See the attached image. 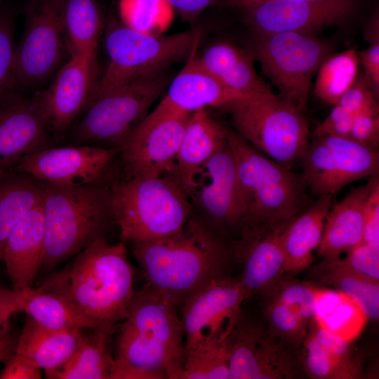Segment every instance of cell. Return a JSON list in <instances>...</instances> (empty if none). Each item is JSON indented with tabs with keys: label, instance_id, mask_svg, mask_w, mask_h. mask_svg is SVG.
Wrapping results in <instances>:
<instances>
[{
	"label": "cell",
	"instance_id": "33",
	"mask_svg": "<svg viewBox=\"0 0 379 379\" xmlns=\"http://www.w3.org/2000/svg\"><path fill=\"white\" fill-rule=\"evenodd\" d=\"M63 18L71 55L86 59L98 69V46L103 19L96 0H65Z\"/></svg>",
	"mask_w": 379,
	"mask_h": 379
},
{
	"label": "cell",
	"instance_id": "27",
	"mask_svg": "<svg viewBox=\"0 0 379 379\" xmlns=\"http://www.w3.org/2000/svg\"><path fill=\"white\" fill-rule=\"evenodd\" d=\"M202 66L222 86L241 98L261 92L269 86L256 72L249 51L227 41H218L199 53Z\"/></svg>",
	"mask_w": 379,
	"mask_h": 379
},
{
	"label": "cell",
	"instance_id": "34",
	"mask_svg": "<svg viewBox=\"0 0 379 379\" xmlns=\"http://www.w3.org/2000/svg\"><path fill=\"white\" fill-rule=\"evenodd\" d=\"M111 333L93 329L83 333L80 343L72 356L60 366L46 371L48 378L109 379L114 358L109 348Z\"/></svg>",
	"mask_w": 379,
	"mask_h": 379
},
{
	"label": "cell",
	"instance_id": "20",
	"mask_svg": "<svg viewBox=\"0 0 379 379\" xmlns=\"http://www.w3.org/2000/svg\"><path fill=\"white\" fill-rule=\"evenodd\" d=\"M51 147L49 131L34 98H25L15 90L0 96V173Z\"/></svg>",
	"mask_w": 379,
	"mask_h": 379
},
{
	"label": "cell",
	"instance_id": "47",
	"mask_svg": "<svg viewBox=\"0 0 379 379\" xmlns=\"http://www.w3.org/2000/svg\"><path fill=\"white\" fill-rule=\"evenodd\" d=\"M41 368L27 357L15 353L6 361L1 379H39Z\"/></svg>",
	"mask_w": 379,
	"mask_h": 379
},
{
	"label": "cell",
	"instance_id": "30",
	"mask_svg": "<svg viewBox=\"0 0 379 379\" xmlns=\"http://www.w3.org/2000/svg\"><path fill=\"white\" fill-rule=\"evenodd\" d=\"M46 182L9 170L0 173V260L6 241L22 218L44 197Z\"/></svg>",
	"mask_w": 379,
	"mask_h": 379
},
{
	"label": "cell",
	"instance_id": "42",
	"mask_svg": "<svg viewBox=\"0 0 379 379\" xmlns=\"http://www.w3.org/2000/svg\"><path fill=\"white\" fill-rule=\"evenodd\" d=\"M335 105L352 116L364 112L379 113L378 100L371 92L361 72H358L352 86Z\"/></svg>",
	"mask_w": 379,
	"mask_h": 379
},
{
	"label": "cell",
	"instance_id": "53",
	"mask_svg": "<svg viewBox=\"0 0 379 379\" xmlns=\"http://www.w3.org/2000/svg\"><path fill=\"white\" fill-rule=\"evenodd\" d=\"M5 0H0V4L3 1H4Z\"/></svg>",
	"mask_w": 379,
	"mask_h": 379
},
{
	"label": "cell",
	"instance_id": "44",
	"mask_svg": "<svg viewBox=\"0 0 379 379\" xmlns=\"http://www.w3.org/2000/svg\"><path fill=\"white\" fill-rule=\"evenodd\" d=\"M349 138L361 145L378 149V114L364 112L357 115Z\"/></svg>",
	"mask_w": 379,
	"mask_h": 379
},
{
	"label": "cell",
	"instance_id": "21",
	"mask_svg": "<svg viewBox=\"0 0 379 379\" xmlns=\"http://www.w3.org/2000/svg\"><path fill=\"white\" fill-rule=\"evenodd\" d=\"M347 341L311 326L298 353L302 369L313 379H357L362 376L364 359Z\"/></svg>",
	"mask_w": 379,
	"mask_h": 379
},
{
	"label": "cell",
	"instance_id": "16",
	"mask_svg": "<svg viewBox=\"0 0 379 379\" xmlns=\"http://www.w3.org/2000/svg\"><path fill=\"white\" fill-rule=\"evenodd\" d=\"M227 341L229 379H290L300 370L298 354L258 323L241 317Z\"/></svg>",
	"mask_w": 379,
	"mask_h": 379
},
{
	"label": "cell",
	"instance_id": "15",
	"mask_svg": "<svg viewBox=\"0 0 379 379\" xmlns=\"http://www.w3.org/2000/svg\"><path fill=\"white\" fill-rule=\"evenodd\" d=\"M356 0H266L241 10L253 33L293 32L315 36L347 20Z\"/></svg>",
	"mask_w": 379,
	"mask_h": 379
},
{
	"label": "cell",
	"instance_id": "41",
	"mask_svg": "<svg viewBox=\"0 0 379 379\" xmlns=\"http://www.w3.org/2000/svg\"><path fill=\"white\" fill-rule=\"evenodd\" d=\"M314 287L310 282L284 280L272 296L289 306L306 321L314 322Z\"/></svg>",
	"mask_w": 379,
	"mask_h": 379
},
{
	"label": "cell",
	"instance_id": "14",
	"mask_svg": "<svg viewBox=\"0 0 379 379\" xmlns=\"http://www.w3.org/2000/svg\"><path fill=\"white\" fill-rule=\"evenodd\" d=\"M246 300L239 280L223 276L190 296L179 307L185 354L197 346L227 340Z\"/></svg>",
	"mask_w": 379,
	"mask_h": 379
},
{
	"label": "cell",
	"instance_id": "50",
	"mask_svg": "<svg viewBox=\"0 0 379 379\" xmlns=\"http://www.w3.org/2000/svg\"><path fill=\"white\" fill-rule=\"evenodd\" d=\"M17 340L8 333L0 335V362L8 360L15 352Z\"/></svg>",
	"mask_w": 379,
	"mask_h": 379
},
{
	"label": "cell",
	"instance_id": "29",
	"mask_svg": "<svg viewBox=\"0 0 379 379\" xmlns=\"http://www.w3.org/2000/svg\"><path fill=\"white\" fill-rule=\"evenodd\" d=\"M83 330L48 328L27 316L17 340L15 353L31 359L45 372L53 370L66 362L74 352Z\"/></svg>",
	"mask_w": 379,
	"mask_h": 379
},
{
	"label": "cell",
	"instance_id": "26",
	"mask_svg": "<svg viewBox=\"0 0 379 379\" xmlns=\"http://www.w3.org/2000/svg\"><path fill=\"white\" fill-rule=\"evenodd\" d=\"M227 131L206 109L190 114L173 171L187 194L199 168L227 142Z\"/></svg>",
	"mask_w": 379,
	"mask_h": 379
},
{
	"label": "cell",
	"instance_id": "23",
	"mask_svg": "<svg viewBox=\"0 0 379 379\" xmlns=\"http://www.w3.org/2000/svg\"><path fill=\"white\" fill-rule=\"evenodd\" d=\"M44 249V221L42 201L16 224L4 244V262L13 289L32 288L41 269Z\"/></svg>",
	"mask_w": 379,
	"mask_h": 379
},
{
	"label": "cell",
	"instance_id": "45",
	"mask_svg": "<svg viewBox=\"0 0 379 379\" xmlns=\"http://www.w3.org/2000/svg\"><path fill=\"white\" fill-rule=\"evenodd\" d=\"M361 242L379 244V184L373 189L364 206Z\"/></svg>",
	"mask_w": 379,
	"mask_h": 379
},
{
	"label": "cell",
	"instance_id": "35",
	"mask_svg": "<svg viewBox=\"0 0 379 379\" xmlns=\"http://www.w3.org/2000/svg\"><path fill=\"white\" fill-rule=\"evenodd\" d=\"M23 311L40 325L55 330L99 329L98 324L77 311L62 298L33 288Z\"/></svg>",
	"mask_w": 379,
	"mask_h": 379
},
{
	"label": "cell",
	"instance_id": "28",
	"mask_svg": "<svg viewBox=\"0 0 379 379\" xmlns=\"http://www.w3.org/2000/svg\"><path fill=\"white\" fill-rule=\"evenodd\" d=\"M331 204L332 195H321L286 225L281 234L285 273H300L312 264Z\"/></svg>",
	"mask_w": 379,
	"mask_h": 379
},
{
	"label": "cell",
	"instance_id": "7",
	"mask_svg": "<svg viewBox=\"0 0 379 379\" xmlns=\"http://www.w3.org/2000/svg\"><path fill=\"white\" fill-rule=\"evenodd\" d=\"M234 131L275 162L291 168L305 153L310 129L303 113L267 89L227 105Z\"/></svg>",
	"mask_w": 379,
	"mask_h": 379
},
{
	"label": "cell",
	"instance_id": "4",
	"mask_svg": "<svg viewBox=\"0 0 379 379\" xmlns=\"http://www.w3.org/2000/svg\"><path fill=\"white\" fill-rule=\"evenodd\" d=\"M245 206L241 240L260 237L301 213L310 204L300 175L270 159L228 128Z\"/></svg>",
	"mask_w": 379,
	"mask_h": 379
},
{
	"label": "cell",
	"instance_id": "31",
	"mask_svg": "<svg viewBox=\"0 0 379 379\" xmlns=\"http://www.w3.org/2000/svg\"><path fill=\"white\" fill-rule=\"evenodd\" d=\"M368 320L359 303L334 288L314 287V321L317 326L347 341L357 338Z\"/></svg>",
	"mask_w": 379,
	"mask_h": 379
},
{
	"label": "cell",
	"instance_id": "6",
	"mask_svg": "<svg viewBox=\"0 0 379 379\" xmlns=\"http://www.w3.org/2000/svg\"><path fill=\"white\" fill-rule=\"evenodd\" d=\"M109 186L122 241L173 236L193 215L189 197L173 171L158 177L126 178Z\"/></svg>",
	"mask_w": 379,
	"mask_h": 379
},
{
	"label": "cell",
	"instance_id": "48",
	"mask_svg": "<svg viewBox=\"0 0 379 379\" xmlns=\"http://www.w3.org/2000/svg\"><path fill=\"white\" fill-rule=\"evenodd\" d=\"M32 289V288H31ZM0 288V327L18 311H23L29 291Z\"/></svg>",
	"mask_w": 379,
	"mask_h": 379
},
{
	"label": "cell",
	"instance_id": "36",
	"mask_svg": "<svg viewBox=\"0 0 379 379\" xmlns=\"http://www.w3.org/2000/svg\"><path fill=\"white\" fill-rule=\"evenodd\" d=\"M359 65L355 49L330 54L317 70L314 91L316 96L323 102L334 106L354 81Z\"/></svg>",
	"mask_w": 379,
	"mask_h": 379
},
{
	"label": "cell",
	"instance_id": "38",
	"mask_svg": "<svg viewBox=\"0 0 379 379\" xmlns=\"http://www.w3.org/2000/svg\"><path fill=\"white\" fill-rule=\"evenodd\" d=\"M267 300L264 312L269 333L281 345L298 354L313 324H309L298 313L274 298Z\"/></svg>",
	"mask_w": 379,
	"mask_h": 379
},
{
	"label": "cell",
	"instance_id": "32",
	"mask_svg": "<svg viewBox=\"0 0 379 379\" xmlns=\"http://www.w3.org/2000/svg\"><path fill=\"white\" fill-rule=\"evenodd\" d=\"M310 276L323 286H332L356 300L368 319L379 318V281L348 267L340 257L322 258L310 268Z\"/></svg>",
	"mask_w": 379,
	"mask_h": 379
},
{
	"label": "cell",
	"instance_id": "11",
	"mask_svg": "<svg viewBox=\"0 0 379 379\" xmlns=\"http://www.w3.org/2000/svg\"><path fill=\"white\" fill-rule=\"evenodd\" d=\"M191 114L162 99L119 147L126 178L158 177L172 172Z\"/></svg>",
	"mask_w": 379,
	"mask_h": 379
},
{
	"label": "cell",
	"instance_id": "43",
	"mask_svg": "<svg viewBox=\"0 0 379 379\" xmlns=\"http://www.w3.org/2000/svg\"><path fill=\"white\" fill-rule=\"evenodd\" d=\"M344 262L359 274L379 281V244L360 242L347 252Z\"/></svg>",
	"mask_w": 379,
	"mask_h": 379
},
{
	"label": "cell",
	"instance_id": "22",
	"mask_svg": "<svg viewBox=\"0 0 379 379\" xmlns=\"http://www.w3.org/2000/svg\"><path fill=\"white\" fill-rule=\"evenodd\" d=\"M288 222L260 237L239 243L236 253L243 264V272L239 281L245 291L246 299H267L272 297L283 284L285 272L281 234Z\"/></svg>",
	"mask_w": 379,
	"mask_h": 379
},
{
	"label": "cell",
	"instance_id": "49",
	"mask_svg": "<svg viewBox=\"0 0 379 379\" xmlns=\"http://www.w3.org/2000/svg\"><path fill=\"white\" fill-rule=\"evenodd\" d=\"M178 13L182 19L194 23L202 12L208 7L217 4L222 0H166Z\"/></svg>",
	"mask_w": 379,
	"mask_h": 379
},
{
	"label": "cell",
	"instance_id": "24",
	"mask_svg": "<svg viewBox=\"0 0 379 379\" xmlns=\"http://www.w3.org/2000/svg\"><path fill=\"white\" fill-rule=\"evenodd\" d=\"M201 36L195 41L184 66L168 85L163 98L173 107L189 113L208 107L223 108L241 98L222 86L201 64L198 51Z\"/></svg>",
	"mask_w": 379,
	"mask_h": 379
},
{
	"label": "cell",
	"instance_id": "5",
	"mask_svg": "<svg viewBox=\"0 0 379 379\" xmlns=\"http://www.w3.org/2000/svg\"><path fill=\"white\" fill-rule=\"evenodd\" d=\"M42 208L44 270L55 267L93 241L105 238L111 223H116L110 186L104 182L71 186L46 182Z\"/></svg>",
	"mask_w": 379,
	"mask_h": 379
},
{
	"label": "cell",
	"instance_id": "40",
	"mask_svg": "<svg viewBox=\"0 0 379 379\" xmlns=\"http://www.w3.org/2000/svg\"><path fill=\"white\" fill-rule=\"evenodd\" d=\"M13 21L10 12L0 7V96L15 90Z\"/></svg>",
	"mask_w": 379,
	"mask_h": 379
},
{
	"label": "cell",
	"instance_id": "17",
	"mask_svg": "<svg viewBox=\"0 0 379 379\" xmlns=\"http://www.w3.org/2000/svg\"><path fill=\"white\" fill-rule=\"evenodd\" d=\"M187 196L213 227L239 230L245 206L236 161L227 139L197 171Z\"/></svg>",
	"mask_w": 379,
	"mask_h": 379
},
{
	"label": "cell",
	"instance_id": "25",
	"mask_svg": "<svg viewBox=\"0 0 379 379\" xmlns=\"http://www.w3.org/2000/svg\"><path fill=\"white\" fill-rule=\"evenodd\" d=\"M379 184L378 175L353 189L340 201L330 208L326 216L318 255L335 258L347 253L362 239L364 208L373 189Z\"/></svg>",
	"mask_w": 379,
	"mask_h": 379
},
{
	"label": "cell",
	"instance_id": "37",
	"mask_svg": "<svg viewBox=\"0 0 379 379\" xmlns=\"http://www.w3.org/2000/svg\"><path fill=\"white\" fill-rule=\"evenodd\" d=\"M173 9L166 0H120L121 21L142 33L163 34L171 25Z\"/></svg>",
	"mask_w": 379,
	"mask_h": 379
},
{
	"label": "cell",
	"instance_id": "46",
	"mask_svg": "<svg viewBox=\"0 0 379 379\" xmlns=\"http://www.w3.org/2000/svg\"><path fill=\"white\" fill-rule=\"evenodd\" d=\"M366 49L358 52L359 65L373 95L379 98V41L368 43Z\"/></svg>",
	"mask_w": 379,
	"mask_h": 379
},
{
	"label": "cell",
	"instance_id": "52",
	"mask_svg": "<svg viewBox=\"0 0 379 379\" xmlns=\"http://www.w3.org/2000/svg\"><path fill=\"white\" fill-rule=\"evenodd\" d=\"M266 0H222L217 4L222 8H243Z\"/></svg>",
	"mask_w": 379,
	"mask_h": 379
},
{
	"label": "cell",
	"instance_id": "9",
	"mask_svg": "<svg viewBox=\"0 0 379 379\" xmlns=\"http://www.w3.org/2000/svg\"><path fill=\"white\" fill-rule=\"evenodd\" d=\"M167 68L156 70L93 98L79 124L77 145L105 143L119 147L147 116L152 104L168 85Z\"/></svg>",
	"mask_w": 379,
	"mask_h": 379
},
{
	"label": "cell",
	"instance_id": "39",
	"mask_svg": "<svg viewBox=\"0 0 379 379\" xmlns=\"http://www.w3.org/2000/svg\"><path fill=\"white\" fill-rule=\"evenodd\" d=\"M227 340L199 345L187 352L181 379L229 378Z\"/></svg>",
	"mask_w": 379,
	"mask_h": 379
},
{
	"label": "cell",
	"instance_id": "10",
	"mask_svg": "<svg viewBox=\"0 0 379 379\" xmlns=\"http://www.w3.org/2000/svg\"><path fill=\"white\" fill-rule=\"evenodd\" d=\"M333 51L328 42L293 32L254 33L249 50L278 95L302 113L312 78Z\"/></svg>",
	"mask_w": 379,
	"mask_h": 379
},
{
	"label": "cell",
	"instance_id": "13",
	"mask_svg": "<svg viewBox=\"0 0 379 379\" xmlns=\"http://www.w3.org/2000/svg\"><path fill=\"white\" fill-rule=\"evenodd\" d=\"M300 159V175L319 196H333L352 182L378 175V149L348 138L314 136Z\"/></svg>",
	"mask_w": 379,
	"mask_h": 379
},
{
	"label": "cell",
	"instance_id": "18",
	"mask_svg": "<svg viewBox=\"0 0 379 379\" xmlns=\"http://www.w3.org/2000/svg\"><path fill=\"white\" fill-rule=\"evenodd\" d=\"M118 153L117 148L86 144L51 147L25 157L11 170L59 185L102 182L100 178Z\"/></svg>",
	"mask_w": 379,
	"mask_h": 379
},
{
	"label": "cell",
	"instance_id": "3",
	"mask_svg": "<svg viewBox=\"0 0 379 379\" xmlns=\"http://www.w3.org/2000/svg\"><path fill=\"white\" fill-rule=\"evenodd\" d=\"M132 244L145 285L177 307L211 281L225 276L230 258L217 231L194 214L173 236Z\"/></svg>",
	"mask_w": 379,
	"mask_h": 379
},
{
	"label": "cell",
	"instance_id": "51",
	"mask_svg": "<svg viewBox=\"0 0 379 379\" xmlns=\"http://www.w3.org/2000/svg\"><path fill=\"white\" fill-rule=\"evenodd\" d=\"M364 39L368 42L379 41V13L375 11L365 25Z\"/></svg>",
	"mask_w": 379,
	"mask_h": 379
},
{
	"label": "cell",
	"instance_id": "2",
	"mask_svg": "<svg viewBox=\"0 0 379 379\" xmlns=\"http://www.w3.org/2000/svg\"><path fill=\"white\" fill-rule=\"evenodd\" d=\"M37 288L54 293L112 333L128 316L133 294L134 270L124 241L98 239L79 252Z\"/></svg>",
	"mask_w": 379,
	"mask_h": 379
},
{
	"label": "cell",
	"instance_id": "19",
	"mask_svg": "<svg viewBox=\"0 0 379 379\" xmlns=\"http://www.w3.org/2000/svg\"><path fill=\"white\" fill-rule=\"evenodd\" d=\"M98 69L84 58L71 55L48 88L33 98L48 130L63 133L86 108L98 81Z\"/></svg>",
	"mask_w": 379,
	"mask_h": 379
},
{
	"label": "cell",
	"instance_id": "8",
	"mask_svg": "<svg viewBox=\"0 0 379 379\" xmlns=\"http://www.w3.org/2000/svg\"><path fill=\"white\" fill-rule=\"evenodd\" d=\"M201 36L199 27L169 35L149 34L112 20L105 34L108 65L89 102L137 77L185 60Z\"/></svg>",
	"mask_w": 379,
	"mask_h": 379
},
{
	"label": "cell",
	"instance_id": "12",
	"mask_svg": "<svg viewBox=\"0 0 379 379\" xmlns=\"http://www.w3.org/2000/svg\"><path fill=\"white\" fill-rule=\"evenodd\" d=\"M64 4L65 0L28 2L24 34L15 48V88L41 84L58 68L67 44Z\"/></svg>",
	"mask_w": 379,
	"mask_h": 379
},
{
	"label": "cell",
	"instance_id": "1",
	"mask_svg": "<svg viewBox=\"0 0 379 379\" xmlns=\"http://www.w3.org/2000/svg\"><path fill=\"white\" fill-rule=\"evenodd\" d=\"M177 307L145 284L133 292L109 379H181L185 334Z\"/></svg>",
	"mask_w": 379,
	"mask_h": 379
}]
</instances>
